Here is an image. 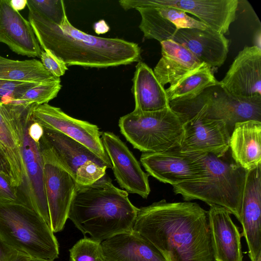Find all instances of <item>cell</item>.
<instances>
[{
  "instance_id": "cell-1",
  "label": "cell",
  "mask_w": 261,
  "mask_h": 261,
  "mask_svg": "<svg viewBox=\"0 0 261 261\" xmlns=\"http://www.w3.org/2000/svg\"><path fill=\"white\" fill-rule=\"evenodd\" d=\"M166 261H213L207 211L190 201L165 199L139 208L133 227Z\"/></svg>"
},
{
  "instance_id": "cell-2",
  "label": "cell",
  "mask_w": 261,
  "mask_h": 261,
  "mask_svg": "<svg viewBox=\"0 0 261 261\" xmlns=\"http://www.w3.org/2000/svg\"><path fill=\"white\" fill-rule=\"evenodd\" d=\"M28 16L42 50H49L67 66L106 68L140 61L141 48L136 43L87 34L73 27L67 16L60 25L34 11Z\"/></svg>"
},
{
  "instance_id": "cell-3",
  "label": "cell",
  "mask_w": 261,
  "mask_h": 261,
  "mask_svg": "<svg viewBox=\"0 0 261 261\" xmlns=\"http://www.w3.org/2000/svg\"><path fill=\"white\" fill-rule=\"evenodd\" d=\"M138 210L128 193L104 176L89 186L76 185L68 218L83 234L101 242L132 230Z\"/></svg>"
},
{
  "instance_id": "cell-4",
  "label": "cell",
  "mask_w": 261,
  "mask_h": 261,
  "mask_svg": "<svg viewBox=\"0 0 261 261\" xmlns=\"http://www.w3.org/2000/svg\"><path fill=\"white\" fill-rule=\"evenodd\" d=\"M227 152L220 157L206 153V177L173 186V190L185 201L200 200L210 206L224 207L240 222L248 171L237 164L231 156H228Z\"/></svg>"
},
{
  "instance_id": "cell-5",
  "label": "cell",
  "mask_w": 261,
  "mask_h": 261,
  "mask_svg": "<svg viewBox=\"0 0 261 261\" xmlns=\"http://www.w3.org/2000/svg\"><path fill=\"white\" fill-rule=\"evenodd\" d=\"M0 239L31 258L54 261L59 257V244L50 227L22 204L0 202Z\"/></svg>"
},
{
  "instance_id": "cell-6",
  "label": "cell",
  "mask_w": 261,
  "mask_h": 261,
  "mask_svg": "<svg viewBox=\"0 0 261 261\" xmlns=\"http://www.w3.org/2000/svg\"><path fill=\"white\" fill-rule=\"evenodd\" d=\"M118 125L126 139L143 153L179 147L184 135L183 123L170 107L150 112L134 110L120 117Z\"/></svg>"
},
{
  "instance_id": "cell-7",
  "label": "cell",
  "mask_w": 261,
  "mask_h": 261,
  "mask_svg": "<svg viewBox=\"0 0 261 261\" xmlns=\"http://www.w3.org/2000/svg\"><path fill=\"white\" fill-rule=\"evenodd\" d=\"M34 107L15 108L10 112L19 139L23 166L22 182L17 188L25 205L38 213L50 227L44 184L43 161L39 141L33 139L28 130Z\"/></svg>"
},
{
  "instance_id": "cell-8",
  "label": "cell",
  "mask_w": 261,
  "mask_h": 261,
  "mask_svg": "<svg viewBox=\"0 0 261 261\" xmlns=\"http://www.w3.org/2000/svg\"><path fill=\"white\" fill-rule=\"evenodd\" d=\"M169 106L183 123L180 151L212 153L220 157L229 150L230 134L224 121L209 119L184 101H170Z\"/></svg>"
},
{
  "instance_id": "cell-9",
  "label": "cell",
  "mask_w": 261,
  "mask_h": 261,
  "mask_svg": "<svg viewBox=\"0 0 261 261\" xmlns=\"http://www.w3.org/2000/svg\"><path fill=\"white\" fill-rule=\"evenodd\" d=\"M206 153L184 152L176 147L161 152L143 153L140 161L149 175L162 182L175 186L206 177Z\"/></svg>"
},
{
  "instance_id": "cell-10",
  "label": "cell",
  "mask_w": 261,
  "mask_h": 261,
  "mask_svg": "<svg viewBox=\"0 0 261 261\" xmlns=\"http://www.w3.org/2000/svg\"><path fill=\"white\" fill-rule=\"evenodd\" d=\"M219 88L216 90L207 89L198 96L185 100L207 118L224 121L230 135L237 123L261 122V96L237 97Z\"/></svg>"
},
{
  "instance_id": "cell-11",
  "label": "cell",
  "mask_w": 261,
  "mask_h": 261,
  "mask_svg": "<svg viewBox=\"0 0 261 261\" xmlns=\"http://www.w3.org/2000/svg\"><path fill=\"white\" fill-rule=\"evenodd\" d=\"M238 0H121L125 10L132 9L168 6L180 10L197 17L213 30L223 35L229 32L236 19Z\"/></svg>"
},
{
  "instance_id": "cell-12",
  "label": "cell",
  "mask_w": 261,
  "mask_h": 261,
  "mask_svg": "<svg viewBox=\"0 0 261 261\" xmlns=\"http://www.w3.org/2000/svg\"><path fill=\"white\" fill-rule=\"evenodd\" d=\"M39 147L43 161L44 184L50 227L54 233L58 232L63 229L68 219L76 184L74 178L48 150Z\"/></svg>"
},
{
  "instance_id": "cell-13",
  "label": "cell",
  "mask_w": 261,
  "mask_h": 261,
  "mask_svg": "<svg viewBox=\"0 0 261 261\" xmlns=\"http://www.w3.org/2000/svg\"><path fill=\"white\" fill-rule=\"evenodd\" d=\"M33 120L42 127L59 131L80 142L112 168L106 152L98 126L88 121L74 118L60 108L44 103L35 106L32 111Z\"/></svg>"
},
{
  "instance_id": "cell-14",
  "label": "cell",
  "mask_w": 261,
  "mask_h": 261,
  "mask_svg": "<svg viewBox=\"0 0 261 261\" xmlns=\"http://www.w3.org/2000/svg\"><path fill=\"white\" fill-rule=\"evenodd\" d=\"M101 139L119 186L127 193L147 198L150 192L148 174L143 171L126 144L112 132L101 134Z\"/></svg>"
},
{
  "instance_id": "cell-15",
  "label": "cell",
  "mask_w": 261,
  "mask_h": 261,
  "mask_svg": "<svg viewBox=\"0 0 261 261\" xmlns=\"http://www.w3.org/2000/svg\"><path fill=\"white\" fill-rule=\"evenodd\" d=\"M219 86L237 97L261 96V48L246 46L240 51Z\"/></svg>"
},
{
  "instance_id": "cell-16",
  "label": "cell",
  "mask_w": 261,
  "mask_h": 261,
  "mask_svg": "<svg viewBox=\"0 0 261 261\" xmlns=\"http://www.w3.org/2000/svg\"><path fill=\"white\" fill-rule=\"evenodd\" d=\"M240 223L250 261H261V164L247 172Z\"/></svg>"
},
{
  "instance_id": "cell-17",
  "label": "cell",
  "mask_w": 261,
  "mask_h": 261,
  "mask_svg": "<svg viewBox=\"0 0 261 261\" xmlns=\"http://www.w3.org/2000/svg\"><path fill=\"white\" fill-rule=\"evenodd\" d=\"M136 10L141 16L139 27L144 37L160 42L170 40L176 31L181 29L204 30L208 27L185 12L171 7H150Z\"/></svg>"
},
{
  "instance_id": "cell-18",
  "label": "cell",
  "mask_w": 261,
  "mask_h": 261,
  "mask_svg": "<svg viewBox=\"0 0 261 261\" xmlns=\"http://www.w3.org/2000/svg\"><path fill=\"white\" fill-rule=\"evenodd\" d=\"M170 40L188 49L202 63L210 67H219L225 62L229 51V40L224 35L207 27L204 30H178Z\"/></svg>"
},
{
  "instance_id": "cell-19",
  "label": "cell",
  "mask_w": 261,
  "mask_h": 261,
  "mask_svg": "<svg viewBox=\"0 0 261 261\" xmlns=\"http://www.w3.org/2000/svg\"><path fill=\"white\" fill-rule=\"evenodd\" d=\"M0 42L29 57H40L42 50L30 22L11 7L10 0H0Z\"/></svg>"
},
{
  "instance_id": "cell-20",
  "label": "cell",
  "mask_w": 261,
  "mask_h": 261,
  "mask_svg": "<svg viewBox=\"0 0 261 261\" xmlns=\"http://www.w3.org/2000/svg\"><path fill=\"white\" fill-rule=\"evenodd\" d=\"M207 213L214 260L243 261L241 234L229 212L212 205Z\"/></svg>"
},
{
  "instance_id": "cell-21",
  "label": "cell",
  "mask_w": 261,
  "mask_h": 261,
  "mask_svg": "<svg viewBox=\"0 0 261 261\" xmlns=\"http://www.w3.org/2000/svg\"><path fill=\"white\" fill-rule=\"evenodd\" d=\"M42 128L39 145L48 150L74 178L77 169L86 161H92L101 166H106L100 159L77 141L59 131Z\"/></svg>"
},
{
  "instance_id": "cell-22",
  "label": "cell",
  "mask_w": 261,
  "mask_h": 261,
  "mask_svg": "<svg viewBox=\"0 0 261 261\" xmlns=\"http://www.w3.org/2000/svg\"><path fill=\"white\" fill-rule=\"evenodd\" d=\"M101 246L105 261H166L152 244L133 229L101 242Z\"/></svg>"
},
{
  "instance_id": "cell-23",
  "label": "cell",
  "mask_w": 261,
  "mask_h": 261,
  "mask_svg": "<svg viewBox=\"0 0 261 261\" xmlns=\"http://www.w3.org/2000/svg\"><path fill=\"white\" fill-rule=\"evenodd\" d=\"M162 57L153 72L161 85H172L202 63L188 49L172 40L160 42Z\"/></svg>"
},
{
  "instance_id": "cell-24",
  "label": "cell",
  "mask_w": 261,
  "mask_h": 261,
  "mask_svg": "<svg viewBox=\"0 0 261 261\" xmlns=\"http://www.w3.org/2000/svg\"><path fill=\"white\" fill-rule=\"evenodd\" d=\"M233 160L250 171L261 164V122L248 120L237 123L230 136Z\"/></svg>"
},
{
  "instance_id": "cell-25",
  "label": "cell",
  "mask_w": 261,
  "mask_h": 261,
  "mask_svg": "<svg viewBox=\"0 0 261 261\" xmlns=\"http://www.w3.org/2000/svg\"><path fill=\"white\" fill-rule=\"evenodd\" d=\"M135 110L150 112L170 107L166 90L156 79L153 70L139 61L133 79Z\"/></svg>"
},
{
  "instance_id": "cell-26",
  "label": "cell",
  "mask_w": 261,
  "mask_h": 261,
  "mask_svg": "<svg viewBox=\"0 0 261 261\" xmlns=\"http://www.w3.org/2000/svg\"><path fill=\"white\" fill-rule=\"evenodd\" d=\"M0 153L5 160L12 184L17 188L22 182L23 166L20 141L15 126L0 103Z\"/></svg>"
},
{
  "instance_id": "cell-27",
  "label": "cell",
  "mask_w": 261,
  "mask_h": 261,
  "mask_svg": "<svg viewBox=\"0 0 261 261\" xmlns=\"http://www.w3.org/2000/svg\"><path fill=\"white\" fill-rule=\"evenodd\" d=\"M220 85L212 68L202 63L193 71L165 89L169 102L195 98L205 90Z\"/></svg>"
},
{
  "instance_id": "cell-28",
  "label": "cell",
  "mask_w": 261,
  "mask_h": 261,
  "mask_svg": "<svg viewBox=\"0 0 261 261\" xmlns=\"http://www.w3.org/2000/svg\"><path fill=\"white\" fill-rule=\"evenodd\" d=\"M0 79L34 83L60 80L50 73L39 60H14L1 56Z\"/></svg>"
},
{
  "instance_id": "cell-29",
  "label": "cell",
  "mask_w": 261,
  "mask_h": 261,
  "mask_svg": "<svg viewBox=\"0 0 261 261\" xmlns=\"http://www.w3.org/2000/svg\"><path fill=\"white\" fill-rule=\"evenodd\" d=\"M29 11H34L50 21L60 25L67 17L64 2L62 0H27Z\"/></svg>"
},
{
  "instance_id": "cell-30",
  "label": "cell",
  "mask_w": 261,
  "mask_h": 261,
  "mask_svg": "<svg viewBox=\"0 0 261 261\" xmlns=\"http://www.w3.org/2000/svg\"><path fill=\"white\" fill-rule=\"evenodd\" d=\"M70 261H105L101 242L85 237L69 249Z\"/></svg>"
},
{
  "instance_id": "cell-31",
  "label": "cell",
  "mask_w": 261,
  "mask_h": 261,
  "mask_svg": "<svg viewBox=\"0 0 261 261\" xmlns=\"http://www.w3.org/2000/svg\"><path fill=\"white\" fill-rule=\"evenodd\" d=\"M61 88V80L40 83L29 89L20 100L38 105L48 103L57 97Z\"/></svg>"
},
{
  "instance_id": "cell-32",
  "label": "cell",
  "mask_w": 261,
  "mask_h": 261,
  "mask_svg": "<svg viewBox=\"0 0 261 261\" xmlns=\"http://www.w3.org/2000/svg\"><path fill=\"white\" fill-rule=\"evenodd\" d=\"M107 167L101 166L92 161H86L76 170L74 179L78 186L92 185L106 174Z\"/></svg>"
},
{
  "instance_id": "cell-33",
  "label": "cell",
  "mask_w": 261,
  "mask_h": 261,
  "mask_svg": "<svg viewBox=\"0 0 261 261\" xmlns=\"http://www.w3.org/2000/svg\"><path fill=\"white\" fill-rule=\"evenodd\" d=\"M40 83H23L0 79V103H8L20 100L31 87Z\"/></svg>"
},
{
  "instance_id": "cell-34",
  "label": "cell",
  "mask_w": 261,
  "mask_h": 261,
  "mask_svg": "<svg viewBox=\"0 0 261 261\" xmlns=\"http://www.w3.org/2000/svg\"><path fill=\"white\" fill-rule=\"evenodd\" d=\"M40 58L45 68L55 77L60 78L68 70L67 65L49 50H42Z\"/></svg>"
},
{
  "instance_id": "cell-35",
  "label": "cell",
  "mask_w": 261,
  "mask_h": 261,
  "mask_svg": "<svg viewBox=\"0 0 261 261\" xmlns=\"http://www.w3.org/2000/svg\"><path fill=\"white\" fill-rule=\"evenodd\" d=\"M0 202L13 203L25 205L19 194L17 187L12 184L7 175L1 172H0Z\"/></svg>"
},
{
  "instance_id": "cell-36",
  "label": "cell",
  "mask_w": 261,
  "mask_h": 261,
  "mask_svg": "<svg viewBox=\"0 0 261 261\" xmlns=\"http://www.w3.org/2000/svg\"><path fill=\"white\" fill-rule=\"evenodd\" d=\"M17 252L0 239V261H10Z\"/></svg>"
},
{
  "instance_id": "cell-37",
  "label": "cell",
  "mask_w": 261,
  "mask_h": 261,
  "mask_svg": "<svg viewBox=\"0 0 261 261\" xmlns=\"http://www.w3.org/2000/svg\"><path fill=\"white\" fill-rule=\"evenodd\" d=\"M27 0H10L11 7L18 12L25 8L27 6Z\"/></svg>"
},
{
  "instance_id": "cell-38",
  "label": "cell",
  "mask_w": 261,
  "mask_h": 261,
  "mask_svg": "<svg viewBox=\"0 0 261 261\" xmlns=\"http://www.w3.org/2000/svg\"><path fill=\"white\" fill-rule=\"evenodd\" d=\"M0 172L3 173L7 175L9 178L10 180V174L7 165L3 157L0 153Z\"/></svg>"
},
{
  "instance_id": "cell-39",
  "label": "cell",
  "mask_w": 261,
  "mask_h": 261,
  "mask_svg": "<svg viewBox=\"0 0 261 261\" xmlns=\"http://www.w3.org/2000/svg\"><path fill=\"white\" fill-rule=\"evenodd\" d=\"M31 258L25 254L17 252L10 261H30Z\"/></svg>"
},
{
  "instance_id": "cell-40",
  "label": "cell",
  "mask_w": 261,
  "mask_h": 261,
  "mask_svg": "<svg viewBox=\"0 0 261 261\" xmlns=\"http://www.w3.org/2000/svg\"><path fill=\"white\" fill-rule=\"evenodd\" d=\"M30 261H53V260H48V259L31 258Z\"/></svg>"
}]
</instances>
